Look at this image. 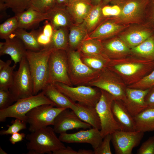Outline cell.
Listing matches in <instances>:
<instances>
[{
    "label": "cell",
    "mask_w": 154,
    "mask_h": 154,
    "mask_svg": "<svg viewBox=\"0 0 154 154\" xmlns=\"http://www.w3.org/2000/svg\"><path fill=\"white\" fill-rule=\"evenodd\" d=\"M52 50L27 51L26 57L33 81V95L37 94L48 84V61Z\"/></svg>",
    "instance_id": "cell-3"
},
{
    "label": "cell",
    "mask_w": 154,
    "mask_h": 154,
    "mask_svg": "<svg viewBox=\"0 0 154 154\" xmlns=\"http://www.w3.org/2000/svg\"><path fill=\"white\" fill-rule=\"evenodd\" d=\"M32 0H0L7 8H10L16 14L21 13L29 8Z\"/></svg>",
    "instance_id": "cell-38"
},
{
    "label": "cell",
    "mask_w": 154,
    "mask_h": 154,
    "mask_svg": "<svg viewBox=\"0 0 154 154\" xmlns=\"http://www.w3.org/2000/svg\"><path fill=\"white\" fill-rule=\"evenodd\" d=\"M53 154H78V151L68 146L65 148L58 149L52 152Z\"/></svg>",
    "instance_id": "cell-49"
},
{
    "label": "cell",
    "mask_w": 154,
    "mask_h": 154,
    "mask_svg": "<svg viewBox=\"0 0 154 154\" xmlns=\"http://www.w3.org/2000/svg\"><path fill=\"white\" fill-rule=\"evenodd\" d=\"M111 140V134L105 136L99 146L94 149V154H112L110 147Z\"/></svg>",
    "instance_id": "cell-42"
},
{
    "label": "cell",
    "mask_w": 154,
    "mask_h": 154,
    "mask_svg": "<svg viewBox=\"0 0 154 154\" xmlns=\"http://www.w3.org/2000/svg\"><path fill=\"white\" fill-rule=\"evenodd\" d=\"M0 154H7L0 147Z\"/></svg>",
    "instance_id": "cell-55"
},
{
    "label": "cell",
    "mask_w": 154,
    "mask_h": 154,
    "mask_svg": "<svg viewBox=\"0 0 154 154\" xmlns=\"http://www.w3.org/2000/svg\"><path fill=\"white\" fill-rule=\"evenodd\" d=\"M11 61L0 59V89H9L12 84L16 64L11 66Z\"/></svg>",
    "instance_id": "cell-30"
},
{
    "label": "cell",
    "mask_w": 154,
    "mask_h": 154,
    "mask_svg": "<svg viewBox=\"0 0 154 154\" xmlns=\"http://www.w3.org/2000/svg\"><path fill=\"white\" fill-rule=\"evenodd\" d=\"M48 84L57 82L72 86L68 73V56L66 50H53L48 61Z\"/></svg>",
    "instance_id": "cell-10"
},
{
    "label": "cell",
    "mask_w": 154,
    "mask_h": 154,
    "mask_svg": "<svg viewBox=\"0 0 154 154\" xmlns=\"http://www.w3.org/2000/svg\"><path fill=\"white\" fill-rule=\"evenodd\" d=\"M133 117L136 131H154V108L147 107Z\"/></svg>",
    "instance_id": "cell-27"
},
{
    "label": "cell",
    "mask_w": 154,
    "mask_h": 154,
    "mask_svg": "<svg viewBox=\"0 0 154 154\" xmlns=\"http://www.w3.org/2000/svg\"><path fill=\"white\" fill-rule=\"evenodd\" d=\"M13 34L22 41L27 50L38 51L42 50L34 30L28 32L25 29L18 28Z\"/></svg>",
    "instance_id": "cell-32"
},
{
    "label": "cell",
    "mask_w": 154,
    "mask_h": 154,
    "mask_svg": "<svg viewBox=\"0 0 154 154\" xmlns=\"http://www.w3.org/2000/svg\"><path fill=\"white\" fill-rule=\"evenodd\" d=\"M15 102L9 89H0V110L6 108Z\"/></svg>",
    "instance_id": "cell-43"
},
{
    "label": "cell",
    "mask_w": 154,
    "mask_h": 154,
    "mask_svg": "<svg viewBox=\"0 0 154 154\" xmlns=\"http://www.w3.org/2000/svg\"><path fill=\"white\" fill-rule=\"evenodd\" d=\"M18 28L17 16L10 17L0 25V38L6 39L9 38Z\"/></svg>",
    "instance_id": "cell-36"
},
{
    "label": "cell",
    "mask_w": 154,
    "mask_h": 154,
    "mask_svg": "<svg viewBox=\"0 0 154 154\" xmlns=\"http://www.w3.org/2000/svg\"><path fill=\"white\" fill-rule=\"evenodd\" d=\"M34 31L42 50H51L50 47L54 31L52 29L46 28Z\"/></svg>",
    "instance_id": "cell-37"
},
{
    "label": "cell",
    "mask_w": 154,
    "mask_h": 154,
    "mask_svg": "<svg viewBox=\"0 0 154 154\" xmlns=\"http://www.w3.org/2000/svg\"><path fill=\"white\" fill-rule=\"evenodd\" d=\"M43 104L56 106L42 91L35 95L20 99L8 108L0 110V121L3 122L8 117L18 118L26 122V114L34 108Z\"/></svg>",
    "instance_id": "cell-4"
},
{
    "label": "cell",
    "mask_w": 154,
    "mask_h": 154,
    "mask_svg": "<svg viewBox=\"0 0 154 154\" xmlns=\"http://www.w3.org/2000/svg\"><path fill=\"white\" fill-rule=\"evenodd\" d=\"M112 109L115 118L121 130L126 131H136L133 117L125 107L123 101L114 99Z\"/></svg>",
    "instance_id": "cell-21"
},
{
    "label": "cell",
    "mask_w": 154,
    "mask_h": 154,
    "mask_svg": "<svg viewBox=\"0 0 154 154\" xmlns=\"http://www.w3.org/2000/svg\"><path fill=\"white\" fill-rule=\"evenodd\" d=\"M9 90L15 102L33 95V83L26 57L19 63L14 72L12 84Z\"/></svg>",
    "instance_id": "cell-8"
},
{
    "label": "cell",
    "mask_w": 154,
    "mask_h": 154,
    "mask_svg": "<svg viewBox=\"0 0 154 154\" xmlns=\"http://www.w3.org/2000/svg\"><path fill=\"white\" fill-rule=\"evenodd\" d=\"M93 6L90 0H70L65 6L74 24H80Z\"/></svg>",
    "instance_id": "cell-22"
},
{
    "label": "cell",
    "mask_w": 154,
    "mask_h": 154,
    "mask_svg": "<svg viewBox=\"0 0 154 154\" xmlns=\"http://www.w3.org/2000/svg\"><path fill=\"white\" fill-rule=\"evenodd\" d=\"M154 86V69L137 82L127 87L142 90L149 89Z\"/></svg>",
    "instance_id": "cell-40"
},
{
    "label": "cell",
    "mask_w": 154,
    "mask_h": 154,
    "mask_svg": "<svg viewBox=\"0 0 154 154\" xmlns=\"http://www.w3.org/2000/svg\"><path fill=\"white\" fill-rule=\"evenodd\" d=\"M87 86L107 92L113 96L114 99L123 101L125 97L127 85L118 75L107 68L101 71Z\"/></svg>",
    "instance_id": "cell-6"
},
{
    "label": "cell",
    "mask_w": 154,
    "mask_h": 154,
    "mask_svg": "<svg viewBox=\"0 0 154 154\" xmlns=\"http://www.w3.org/2000/svg\"><path fill=\"white\" fill-rule=\"evenodd\" d=\"M27 51L22 41L12 34L5 40L3 45L0 48V55H9L14 64H17L26 57Z\"/></svg>",
    "instance_id": "cell-20"
},
{
    "label": "cell",
    "mask_w": 154,
    "mask_h": 154,
    "mask_svg": "<svg viewBox=\"0 0 154 154\" xmlns=\"http://www.w3.org/2000/svg\"><path fill=\"white\" fill-rule=\"evenodd\" d=\"M53 128L49 126L28 134L26 139L28 154L50 153L66 147L56 134Z\"/></svg>",
    "instance_id": "cell-2"
},
{
    "label": "cell",
    "mask_w": 154,
    "mask_h": 154,
    "mask_svg": "<svg viewBox=\"0 0 154 154\" xmlns=\"http://www.w3.org/2000/svg\"><path fill=\"white\" fill-rule=\"evenodd\" d=\"M109 5L108 4L102 8V12L104 17L106 18L115 17L118 15L121 12V9L117 5Z\"/></svg>",
    "instance_id": "cell-45"
},
{
    "label": "cell",
    "mask_w": 154,
    "mask_h": 154,
    "mask_svg": "<svg viewBox=\"0 0 154 154\" xmlns=\"http://www.w3.org/2000/svg\"><path fill=\"white\" fill-rule=\"evenodd\" d=\"M68 48L77 50L79 45L89 34L85 22L73 24L69 29Z\"/></svg>",
    "instance_id": "cell-28"
},
{
    "label": "cell",
    "mask_w": 154,
    "mask_h": 154,
    "mask_svg": "<svg viewBox=\"0 0 154 154\" xmlns=\"http://www.w3.org/2000/svg\"><path fill=\"white\" fill-rule=\"evenodd\" d=\"M56 4V0H32L29 8L39 12L47 13Z\"/></svg>",
    "instance_id": "cell-39"
},
{
    "label": "cell",
    "mask_w": 154,
    "mask_h": 154,
    "mask_svg": "<svg viewBox=\"0 0 154 154\" xmlns=\"http://www.w3.org/2000/svg\"><path fill=\"white\" fill-rule=\"evenodd\" d=\"M154 34V30L148 24L130 27L120 33L118 37L130 49L139 45Z\"/></svg>",
    "instance_id": "cell-16"
},
{
    "label": "cell",
    "mask_w": 154,
    "mask_h": 154,
    "mask_svg": "<svg viewBox=\"0 0 154 154\" xmlns=\"http://www.w3.org/2000/svg\"><path fill=\"white\" fill-rule=\"evenodd\" d=\"M72 110L82 121L100 130V122L95 107L77 103Z\"/></svg>",
    "instance_id": "cell-25"
},
{
    "label": "cell",
    "mask_w": 154,
    "mask_h": 154,
    "mask_svg": "<svg viewBox=\"0 0 154 154\" xmlns=\"http://www.w3.org/2000/svg\"><path fill=\"white\" fill-rule=\"evenodd\" d=\"M143 132L117 130L111 134V140L116 154H131L133 149L139 144Z\"/></svg>",
    "instance_id": "cell-13"
},
{
    "label": "cell",
    "mask_w": 154,
    "mask_h": 154,
    "mask_svg": "<svg viewBox=\"0 0 154 154\" xmlns=\"http://www.w3.org/2000/svg\"><path fill=\"white\" fill-rule=\"evenodd\" d=\"M49 104L37 106L26 115V122L29 125V130L31 132L50 125H53L57 116L65 108L54 107Z\"/></svg>",
    "instance_id": "cell-12"
},
{
    "label": "cell",
    "mask_w": 154,
    "mask_h": 154,
    "mask_svg": "<svg viewBox=\"0 0 154 154\" xmlns=\"http://www.w3.org/2000/svg\"><path fill=\"white\" fill-rule=\"evenodd\" d=\"M102 0H90L93 6L97 5L100 4Z\"/></svg>",
    "instance_id": "cell-52"
},
{
    "label": "cell",
    "mask_w": 154,
    "mask_h": 154,
    "mask_svg": "<svg viewBox=\"0 0 154 154\" xmlns=\"http://www.w3.org/2000/svg\"><path fill=\"white\" fill-rule=\"evenodd\" d=\"M145 101L148 107L154 108V86L149 89L145 96Z\"/></svg>",
    "instance_id": "cell-47"
},
{
    "label": "cell",
    "mask_w": 154,
    "mask_h": 154,
    "mask_svg": "<svg viewBox=\"0 0 154 154\" xmlns=\"http://www.w3.org/2000/svg\"><path fill=\"white\" fill-rule=\"evenodd\" d=\"M69 29L61 28L54 30L50 49L67 50L68 48Z\"/></svg>",
    "instance_id": "cell-34"
},
{
    "label": "cell",
    "mask_w": 154,
    "mask_h": 154,
    "mask_svg": "<svg viewBox=\"0 0 154 154\" xmlns=\"http://www.w3.org/2000/svg\"><path fill=\"white\" fill-rule=\"evenodd\" d=\"M107 68L118 75L127 86L139 81L154 69V61L130 55L110 60Z\"/></svg>",
    "instance_id": "cell-1"
},
{
    "label": "cell",
    "mask_w": 154,
    "mask_h": 154,
    "mask_svg": "<svg viewBox=\"0 0 154 154\" xmlns=\"http://www.w3.org/2000/svg\"><path fill=\"white\" fill-rule=\"evenodd\" d=\"M68 73L72 85H87L101 71L93 69L82 60L80 52L69 48L66 50Z\"/></svg>",
    "instance_id": "cell-5"
},
{
    "label": "cell",
    "mask_w": 154,
    "mask_h": 154,
    "mask_svg": "<svg viewBox=\"0 0 154 154\" xmlns=\"http://www.w3.org/2000/svg\"><path fill=\"white\" fill-rule=\"evenodd\" d=\"M101 41L103 54L110 60L120 59L131 55V49L119 37Z\"/></svg>",
    "instance_id": "cell-18"
},
{
    "label": "cell",
    "mask_w": 154,
    "mask_h": 154,
    "mask_svg": "<svg viewBox=\"0 0 154 154\" xmlns=\"http://www.w3.org/2000/svg\"><path fill=\"white\" fill-rule=\"evenodd\" d=\"M120 0H111L110 3L112 5H116Z\"/></svg>",
    "instance_id": "cell-54"
},
{
    "label": "cell",
    "mask_w": 154,
    "mask_h": 154,
    "mask_svg": "<svg viewBox=\"0 0 154 154\" xmlns=\"http://www.w3.org/2000/svg\"><path fill=\"white\" fill-rule=\"evenodd\" d=\"M69 0H56V5L59 6L65 7Z\"/></svg>",
    "instance_id": "cell-50"
},
{
    "label": "cell",
    "mask_w": 154,
    "mask_h": 154,
    "mask_svg": "<svg viewBox=\"0 0 154 154\" xmlns=\"http://www.w3.org/2000/svg\"><path fill=\"white\" fill-rule=\"evenodd\" d=\"M104 6L102 1L97 5L93 6L85 18L84 21L89 35L105 19L102 12Z\"/></svg>",
    "instance_id": "cell-31"
},
{
    "label": "cell",
    "mask_w": 154,
    "mask_h": 154,
    "mask_svg": "<svg viewBox=\"0 0 154 154\" xmlns=\"http://www.w3.org/2000/svg\"><path fill=\"white\" fill-rule=\"evenodd\" d=\"M52 84L74 102L88 106L95 107L101 95L100 89L89 86L73 87L59 82Z\"/></svg>",
    "instance_id": "cell-9"
},
{
    "label": "cell",
    "mask_w": 154,
    "mask_h": 154,
    "mask_svg": "<svg viewBox=\"0 0 154 154\" xmlns=\"http://www.w3.org/2000/svg\"><path fill=\"white\" fill-rule=\"evenodd\" d=\"M58 138L62 142L67 143H87L91 145L94 149L99 146L103 139L100 130L94 128L74 133H62Z\"/></svg>",
    "instance_id": "cell-15"
},
{
    "label": "cell",
    "mask_w": 154,
    "mask_h": 154,
    "mask_svg": "<svg viewBox=\"0 0 154 154\" xmlns=\"http://www.w3.org/2000/svg\"><path fill=\"white\" fill-rule=\"evenodd\" d=\"M150 1L120 0L116 4L120 8V14L110 18L117 23L122 25L139 23L143 18Z\"/></svg>",
    "instance_id": "cell-7"
},
{
    "label": "cell",
    "mask_w": 154,
    "mask_h": 154,
    "mask_svg": "<svg viewBox=\"0 0 154 154\" xmlns=\"http://www.w3.org/2000/svg\"><path fill=\"white\" fill-rule=\"evenodd\" d=\"M77 50L84 54L104 55L102 41L89 37L82 41Z\"/></svg>",
    "instance_id": "cell-33"
},
{
    "label": "cell",
    "mask_w": 154,
    "mask_h": 154,
    "mask_svg": "<svg viewBox=\"0 0 154 154\" xmlns=\"http://www.w3.org/2000/svg\"><path fill=\"white\" fill-rule=\"evenodd\" d=\"M44 95L58 108L72 110L76 103L58 90L53 84H48L42 90Z\"/></svg>",
    "instance_id": "cell-26"
},
{
    "label": "cell",
    "mask_w": 154,
    "mask_h": 154,
    "mask_svg": "<svg viewBox=\"0 0 154 154\" xmlns=\"http://www.w3.org/2000/svg\"><path fill=\"white\" fill-rule=\"evenodd\" d=\"M147 11L149 12L148 16L150 21L148 24L154 30V0H150Z\"/></svg>",
    "instance_id": "cell-46"
},
{
    "label": "cell",
    "mask_w": 154,
    "mask_h": 154,
    "mask_svg": "<svg viewBox=\"0 0 154 154\" xmlns=\"http://www.w3.org/2000/svg\"><path fill=\"white\" fill-rule=\"evenodd\" d=\"M111 0H102V2L104 6H105L110 3Z\"/></svg>",
    "instance_id": "cell-53"
},
{
    "label": "cell",
    "mask_w": 154,
    "mask_h": 154,
    "mask_svg": "<svg viewBox=\"0 0 154 154\" xmlns=\"http://www.w3.org/2000/svg\"><path fill=\"white\" fill-rule=\"evenodd\" d=\"M78 154H94V151L91 150L79 149Z\"/></svg>",
    "instance_id": "cell-51"
},
{
    "label": "cell",
    "mask_w": 154,
    "mask_h": 154,
    "mask_svg": "<svg viewBox=\"0 0 154 154\" xmlns=\"http://www.w3.org/2000/svg\"><path fill=\"white\" fill-rule=\"evenodd\" d=\"M12 121V124L11 125H8V128L6 130H3L0 131L1 135H12L14 133L19 132L20 131L27 128V123L21 119L15 118Z\"/></svg>",
    "instance_id": "cell-41"
},
{
    "label": "cell",
    "mask_w": 154,
    "mask_h": 154,
    "mask_svg": "<svg viewBox=\"0 0 154 154\" xmlns=\"http://www.w3.org/2000/svg\"><path fill=\"white\" fill-rule=\"evenodd\" d=\"M47 13V20L54 30L63 27L69 29L74 24L65 7L56 5Z\"/></svg>",
    "instance_id": "cell-23"
},
{
    "label": "cell",
    "mask_w": 154,
    "mask_h": 154,
    "mask_svg": "<svg viewBox=\"0 0 154 154\" xmlns=\"http://www.w3.org/2000/svg\"><path fill=\"white\" fill-rule=\"evenodd\" d=\"M129 26L119 24L110 17L106 18L89 35V37L101 40L107 39L115 37Z\"/></svg>",
    "instance_id": "cell-19"
},
{
    "label": "cell",
    "mask_w": 154,
    "mask_h": 154,
    "mask_svg": "<svg viewBox=\"0 0 154 154\" xmlns=\"http://www.w3.org/2000/svg\"><path fill=\"white\" fill-rule=\"evenodd\" d=\"M138 154H154V135L143 142L137 150Z\"/></svg>",
    "instance_id": "cell-44"
},
{
    "label": "cell",
    "mask_w": 154,
    "mask_h": 154,
    "mask_svg": "<svg viewBox=\"0 0 154 154\" xmlns=\"http://www.w3.org/2000/svg\"><path fill=\"white\" fill-rule=\"evenodd\" d=\"M25 136V134L23 133H16L11 135L9 140L12 144H15L16 143L21 141Z\"/></svg>",
    "instance_id": "cell-48"
},
{
    "label": "cell",
    "mask_w": 154,
    "mask_h": 154,
    "mask_svg": "<svg viewBox=\"0 0 154 154\" xmlns=\"http://www.w3.org/2000/svg\"><path fill=\"white\" fill-rule=\"evenodd\" d=\"M56 133L66 132L73 129L91 128V126L81 120L72 110L66 108L61 112L56 117L53 125Z\"/></svg>",
    "instance_id": "cell-14"
},
{
    "label": "cell",
    "mask_w": 154,
    "mask_h": 154,
    "mask_svg": "<svg viewBox=\"0 0 154 154\" xmlns=\"http://www.w3.org/2000/svg\"><path fill=\"white\" fill-rule=\"evenodd\" d=\"M149 89L142 90L127 87L123 102L131 115L134 117L148 107L145 97Z\"/></svg>",
    "instance_id": "cell-17"
},
{
    "label": "cell",
    "mask_w": 154,
    "mask_h": 154,
    "mask_svg": "<svg viewBox=\"0 0 154 154\" xmlns=\"http://www.w3.org/2000/svg\"><path fill=\"white\" fill-rule=\"evenodd\" d=\"M15 15L18 19V28L25 30L31 29L48 19L47 13H41L30 7Z\"/></svg>",
    "instance_id": "cell-24"
},
{
    "label": "cell",
    "mask_w": 154,
    "mask_h": 154,
    "mask_svg": "<svg viewBox=\"0 0 154 154\" xmlns=\"http://www.w3.org/2000/svg\"><path fill=\"white\" fill-rule=\"evenodd\" d=\"M100 90L101 95L95 108L100 122V131L104 138L106 135L121 129L115 118L112 109L114 98L107 92Z\"/></svg>",
    "instance_id": "cell-11"
},
{
    "label": "cell",
    "mask_w": 154,
    "mask_h": 154,
    "mask_svg": "<svg viewBox=\"0 0 154 154\" xmlns=\"http://www.w3.org/2000/svg\"><path fill=\"white\" fill-rule=\"evenodd\" d=\"M80 55L81 59L85 64L91 68L100 71L107 68L110 60L102 55H86L80 53Z\"/></svg>",
    "instance_id": "cell-35"
},
{
    "label": "cell",
    "mask_w": 154,
    "mask_h": 154,
    "mask_svg": "<svg viewBox=\"0 0 154 154\" xmlns=\"http://www.w3.org/2000/svg\"><path fill=\"white\" fill-rule=\"evenodd\" d=\"M131 55L154 61V34L139 45L131 49Z\"/></svg>",
    "instance_id": "cell-29"
}]
</instances>
